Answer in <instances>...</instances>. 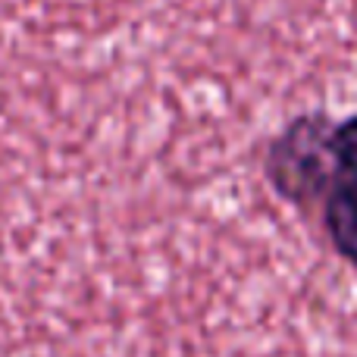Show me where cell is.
<instances>
[{"mask_svg": "<svg viewBox=\"0 0 357 357\" xmlns=\"http://www.w3.org/2000/svg\"><path fill=\"white\" fill-rule=\"evenodd\" d=\"M329 135L333 126L323 116H304L276 138L270 151V176L285 197L307 201L326 188L329 176L335 173Z\"/></svg>", "mask_w": 357, "mask_h": 357, "instance_id": "obj_1", "label": "cell"}, {"mask_svg": "<svg viewBox=\"0 0 357 357\" xmlns=\"http://www.w3.org/2000/svg\"><path fill=\"white\" fill-rule=\"evenodd\" d=\"M326 229L335 251L357 266V178H348L326 201Z\"/></svg>", "mask_w": 357, "mask_h": 357, "instance_id": "obj_2", "label": "cell"}, {"mask_svg": "<svg viewBox=\"0 0 357 357\" xmlns=\"http://www.w3.org/2000/svg\"><path fill=\"white\" fill-rule=\"evenodd\" d=\"M329 151H333L335 173L357 178V116L335 126L333 135H329Z\"/></svg>", "mask_w": 357, "mask_h": 357, "instance_id": "obj_3", "label": "cell"}]
</instances>
